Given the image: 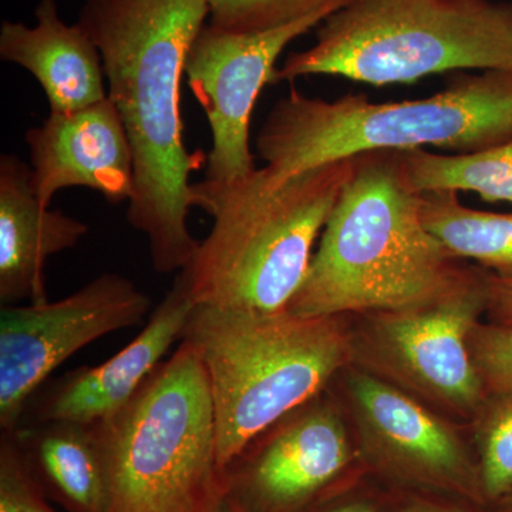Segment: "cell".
Listing matches in <instances>:
<instances>
[{
	"label": "cell",
	"instance_id": "cell-8",
	"mask_svg": "<svg viewBox=\"0 0 512 512\" xmlns=\"http://www.w3.org/2000/svg\"><path fill=\"white\" fill-rule=\"evenodd\" d=\"M151 299L131 279L106 272L56 302L0 311V429H18L26 407L57 367L93 342L140 325Z\"/></svg>",
	"mask_w": 512,
	"mask_h": 512
},
{
	"label": "cell",
	"instance_id": "cell-6",
	"mask_svg": "<svg viewBox=\"0 0 512 512\" xmlns=\"http://www.w3.org/2000/svg\"><path fill=\"white\" fill-rule=\"evenodd\" d=\"M207 370L225 467L293 410L320 396L348 362L339 318L224 311L195 305L183 338Z\"/></svg>",
	"mask_w": 512,
	"mask_h": 512
},
{
	"label": "cell",
	"instance_id": "cell-13",
	"mask_svg": "<svg viewBox=\"0 0 512 512\" xmlns=\"http://www.w3.org/2000/svg\"><path fill=\"white\" fill-rule=\"evenodd\" d=\"M37 200L49 208L57 192L83 187L109 204L130 201L134 157L113 101L67 113H50L25 136Z\"/></svg>",
	"mask_w": 512,
	"mask_h": 512
},
{
	"label": "cell",
	"instance_id": "cell-20",
	"mask_svg": "<svg viewBox=\"0 0 512 512\" xmlns=\"http://www.w3.org/2000/svg\"><path fill=\"white\" fill-rule=\"evenodd\" d=\"M481 495L497 504L512 488V390L488 394L477 424Z\"/></svg>",
	"mask_w": 512,
	"mask_h": 512
},
{
	"label": "cell",
	"instance_id": "cell-17",
	"mask_svg": "<svg viewBox=\"0 0 512 512\" xmlns=\"http://www.w3.org/2000/svg\"><path fill=\"white\" fill-rule=\"evenodd\" d=\"M37 481L72 512H109V456L100 423L45 421L8 431Z\"/></svg>",
	"mask_w": 512,
	"mask_h": 512
},
{
	"label": "cell",
	"instance_id": "cell-2",
	"mask_svg": "<svg viewBox=\"0 0 512 512\" xmlns=\"http://www.w3.org/2000/svg\"><path fill=\"white\" fill-rule=\"evenodd\" d=\"M481 275L424 227L399 151H370L357 156L288 311L323 318L406 311Z\"/></svg>",
	"mask_w": 512,
	"mask_h": 512
},
{
	"label": "cell",
	"instance_id": "cell-5",
	"mask_svg": "<svg viewBox=\"0 0 512 512\" xmlns=\"http://www.w3.org/2000/svg\"><path fill=\"white\" fill-rule=\"evenodd\" d=\"M454 70L512 73V3L350 0L323 20L316 43L292 52L274 83L339 76L387 86Z\"/></svg>",
	"mask_w": 512,
	"mask_h": 512
},
{
	"label": "cell",
	"instance_id": "cell-19",
	"mask_svg": "<svg viewBox=\"0 0 512 512\" xmlns=\"http://www.w3.org/2000/svg\"><path fill=\"white\" fill-rule=\"evenodd\" d=\"M407 180L417 194L476 192L484 201L512 202V138L468 154L399 151Z\"/></svg>",
	"mask_w": 512,
	"mask_h": 512
},
{
	"label": "cell",
	"instance_id": "cell-3",
	"mask_svg": "<svg viewBox=\"0 0 512 512\" xmlns=\"http://www.w3.org/2000/svg\"><path fill=\"white\" fill-rule=\"evenodd\" d=\"M357 156L271 185L261 168L227 185L194 184L195 207L214 224L178 276L197 306L224 311H286L311 265Z\"/></svg>",
	"mask_w": 512,
	"mask_h": 512
},
{
	"label": "cell",
	"instance_id": "cell-15",
	"mask_svg": "<svg viewBox=\"0 0 512 512\" xmlns=\"http://www.w3.org/2000/svg\"><path fill=\"white\" fill-rule=\"evenodd\" d=\"M86 222L43 207L32 185V168L19 157H0V301L3 305L47 301L45 265L50 256L79 245Z\"/></svg>",
	"mask_w": 512,
	"mask_h": 512
},
{
	"label": "cell",
	"instance_id": "cell-14",
	"mask_svg": "<svg viewBox=\"0 0 512 512\" xmlns=\"http://www.w3.org/2000/svg\"><path fill=\"white\" fill-rule=\"evenodd\" d=\"M367 446L387 464L427 483L478 490L480 477L456 431L392 384L355 375L350 382Z\"/></svg>",
	"mask_w": 512,
	"mask_h": 512
},
{
	"label": "cell",
	"instance_id": "cell-1",
	"mask_svg": "<svg viewBox=\"0 0 512 512\" xmlns=\"http://www.w3.org/2000/svg\"><path fill=\"white\" fill-rule=\"evenodd\" d=\"M208 16V0H83L77 22L99 49L107 96L133 150L127 221L146 235L161 275L187 268L200 245L188 227L191 175L207 156L185 147L181 82Z\"/></svg>",
	"mask_w": 512,
	"mask_h": 512
},
{
	"label": "cell",
	"instance_id": "cell-11",
	"mask_svg": "<svg viewBox=\"0 0 512 512\" xmlns=\"http://www.w3.org/2000/svg\"><path fill=\"white\" fill-rule=\"evenodd\" d=\"M318 399L262 431L225 467V491L242 508L301 510L348 466L345 426Z\"/></svg>",
	"mask_w": 512,
	"mask_h": 512
},
{
	"label": "cell",
	"instance_id": "cell-4",
	"mask_svg": "<svg viewBox=\"0 0 512 512\" xmlns=\"http://www.w3.org/2000/svg\"><path fill=\"white\" fill-rule=\"evenodd\" d=\"M512 138V73L468 74L420 100L373 103L365 94L336 100L292 89L276 101L256 138L271 185L293 175L380 150L441 148L468 154Z\"/></svg>",
	"mask_w": 512,
	"mask_h": 512
},
{
	"label": "cell",
	"instance_id": "cell-16",
	"mask_svg": "<svg viewBox=\"0 0 512 512\" xmlns=\"http://www.w3.org/2000/svg\"><path fill=\"white\" fill-rule=\"evenodd\" d=\"M35 26L3 20L0 59L18 64L37 80L50 113H67L106 100L99 49L79 23L67 25L56 0H39Z\"/></svg>",
	"mask_w": 512,
	"mask_h": 512
},
{
	"label": "cell",
	"instance_id": "cell-7",
	"mask_svg": "<svg viewBox=\"0 0 512 512\" xmlns=\"http://www.w3.org/2000/svg\"><path fill=\"white\" fill-rule=\"evenodd\" d=\"M100 426L109 512H212L227 494L207 370L188 340Z\"/></svg>",
	"mask_w": 512,
	"mask_h": 512
},
{
	"label": "cell",
	"instance_id": "cell-12",
	"mask_svg": "<svg viewBox=\"0 0 512 512\" xmlns=\"http://www.w3.org/2000/svg\"><path fill=\"white\" fill-rule=\"evenodd\" d=\"M195 302L177 275L173 288L157 306L144 329L106 362L83 366L60 379L49 380L32 397L20 424L73 421L97 424L120 412L168 350L183 338Z\"/></svg>",
	"mask_w": 512,
	"mask_h": 512
},
{
	"label": "cell",
	"instance_id": "cell-22",
	"mask_svg": "<svg viewBox=\"0 0 512 512\" xmlns=\"http://www.w3.org/2000/svg\"><path fill=\"white\" fill-rule=\"evenodd\" d=\"M468 345L487 396L511 392L512 326L478 323Z\"/></svg>",
	"mask_w": 512,
	"mask_h": 512
},
{
	"label": "cell",
	"instance_id": "cell-9",
	"mask_svg": "<svg viewBox=\"0 0 512 512\" xmlns=\"http://www.w3.org/2000/svg\"><path fill=\"white\" fill-rule=\"evenodd\" d=\"M322 10L265 32L231 33L205 25L192 43L185 79L207 116L212 146L204 181L227 185L256 170L251 117L266 84L274 83L285 47L332 15Z\"/></svg>",
	"mask_w": 512,
	"mask_h": 512
},
{
	"label": "cell",
	"instance_id": "cell-28",
	"mask_svg": "<svg viewBox=\"0 0 512 512\" xmlns=\"http://www.w3.org/2000/svg\"><path fill=\"white\" fill-rule=\"evenodd\" d=\"M497 504L500 512H512V488L510 493L505 495L503 500L498 501Z\"/></svg>",
	"mask_w": 512,
	"mask_h": 512
},
{
	"label": "cell",
	"instance_id": "cell-24",
	"mask_svg": "<svg viewBox=\"0 0 512 512\" xmlns=\"http://www.w3.org/2000/svg\"><path fill=\"white\" fill-rule=\"evenodd\" d=\"M487 312L491 322L512 326V279L498 278L488 272Z\"/></svg>",
	"mask_w": 512,
	"mask_h": 512
},
{
	"label": "cell",
	"instance_id": "cell-27",
	"mask_svg": "<svg viewBox=\"0 0 512 512\" xmlns=\"http://www.w3.org/2000/svg\"><path fill=\"white\" fill-rule=\"evenodd\" d=\"M330 512H375L372 508L365 507V505H345V507L336 508Z\"/></svg>",
	"mask_w": 512,
	"mask_h": 512
},
{
	"label": "cell",
	"instance_id": "cell-23",
	"mask_svg": "<svg viewBox=\"0 0 512 512\" xmlns=\"http://www.w3.org/2000/svg\"><path fill=\"white\" fill-rule=\"evenodd\" d=\"M0 512H56L26 464L12 434H0Z\"/></svg>",
	"mask_w": 512,
	"mask_h": 512
},
{
	"label": "cell",
	"instance_id": "cell-10",
	"mask_svg": "<svg viewBox=\"0 0 512 512\" xmlns=\"http://www.w3.org/2000/svg\"><path fill=\"white\" fill-rule=\"evenodd\" d=\"M487 302L488 272H483L441 301L376 313L370 332L373 352L400 382L427 399L454 412H477L487 393L468 342Z\"/></svg>",
	"mask_w": 512,
	"mask_h": 512
},
{
	"label": "cell",
	"instance_id": "cell-21",
	"mask_svg": "<svg viewBox=\"0 0 512 512\" xmlns=\"http://www.w3.org/2000/svg\"><path fill=\"white\" fill-rule=\"evenodd\" d=\"M350 0H208L212 28L231 33L265 32L291 25L322 10H339Z\"/></svg>",
	"mask_w": 512,
	"mask_h": 512
},
{
	"label": "cell",
	"instance_id": "cell-18",
	"mask_svg": "<svg viewBox=\"0 0 512 512\" xmlns=\"http://www.w3.org/2000/svg\"><path fill=\"white\" fill-rule=\"evenodd\" d=\"M420 215L424 227L458 258L512 279V212L473 210L461 204L456 191H431L420 194Z\"/></svg>",
	"mask_w": 512,
	"mask_h": 512
},
{
	"label": "cell",
	"instance_id": "cell-25",
	"mask_svg": "<svg viewBox=\"0 0 512 512\" xmlns=\"http://www.w3.org/2000/svg\"><path fill=\"white\" fill-rule=\"evenodd\" d=\"M212 512H248L245 508H242L241 505L234 500V498L229 497V495L225 494V497L222 498L221 503L217 505Z\"/></svg>",
	"mask_w": 512,
	"mask_h": 512
},
{
	"label": "cell",
	"instance_id": "cell-26",
	"mask_svg": "<svg viewBox=\"0 0 512 512\" xmlns=\"http://www.w3.org/2000/svg\"><path fill=\"white\" fill-rule=\"evenodd\" d=\"M407 512H457L453 510H447V508L437 507V505L430 504H417L414 507L407 510Z\"/></svg>",
	"mask_w": 512,
	"mask_h": 512
}]
</instances>
